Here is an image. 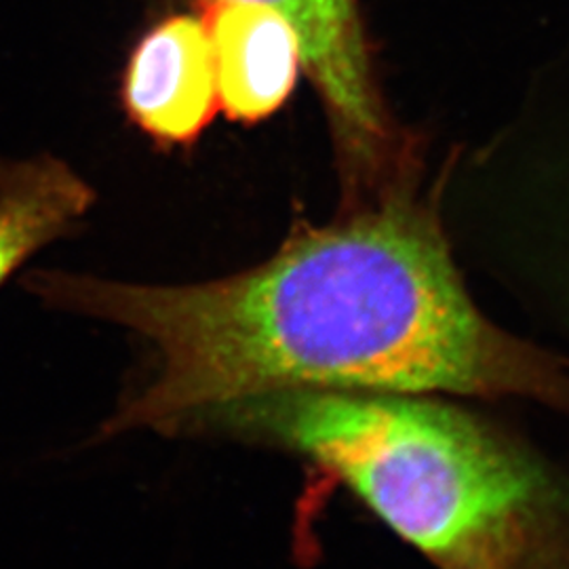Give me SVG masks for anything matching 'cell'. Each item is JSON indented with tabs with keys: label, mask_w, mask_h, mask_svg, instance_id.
<instances>
[{
	"label": "cell",
	"mask_w": 569,
	"mask_h": 569,
	"mask_svg": "<svg viewBox=\"0 0 569 569\" xmlns=\"http://www.w3.org/2000/svg\"><path fill=\"white\" fill-rule=\"evenodd\" d=\"M26 287L150 348L103 437L178 435L213 409L289 390L526 397L569 409L568 366L491 326L432 216L399 201L300 228L262 264L213 281L37 270Z\"/></svg>",
	"instance_id": "1"
},
{
	"label": "cell",
	"mask_w": 569,
	"mask_h": 569,
	"mask_svg": "<svg viewBox=\"0 0 569 569\" xmlns=\"http://www.w3.org/2000/svg\"><path fill=\"white\" fill-rule=\"evenodd\" d=\"M258 432L333 472L446 569H507L538 507L533 470L491 432L420 395L289 390L220 407L183 432Z\"/></svg>",
	"instance_id": "2"
},
{
	"label": "cell",
	"mask_w": 569,
	"mask_h": 569,
	"mask_svg": "<svg viewBox=\"0 0 569 569\" xmlns=\"http://www.w3.org/2000/svg\"><path fill=\"white\" fill-rule=\"evenodd\" d=\"M122 98L131 121L152 140L194 142L220 110L204 21L173 16L157 23L131 53Z\"/></svg>",
	"instance_id": "3"
},
{
	"label": "cell",
	"mask_w": 569,
	"mask_h": 569,
	"mask_svg": "<svg viewBox=\"0 0 569 569\" xmlns=\"http://www.w3.org/2000/svg\"><path fill=\"white\" fill-rule=\"evenodd\" d=\"M218 102L232 121L258 122L283 106L302 70L300 41L279 11L260 2L207 4Z\"/></svg>",
	"instance_id": "4"
},
{
	"label": "cell",
	"mask_w": 569,
	"mask_h": 569,
	"mask_svg": "<svg viewBox=\"0 0 569 569\" xmlns=\"http://www.w3.org/2000/svg\"><path fill=\"white\" fill-rule=\"evenodd\" d=\"M96 192L60 159L0 167V287L44 244L72 230Z\"/></svg>",
	"instance_id": "5"
}]
</instances>
